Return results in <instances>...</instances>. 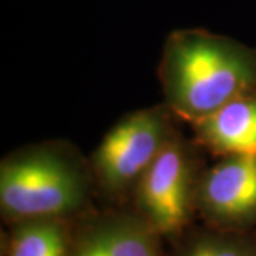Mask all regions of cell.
<instances>
[{
    "mask_svg": "<svg viewBox=\"0 0 256 256\" xmlns=\"http://www.w3.org/2000/svg\"><path fill=\"white\" fill-rule=\"evenodd\" d=\"M160 77L166 107L191 124L256 88V48L204 28L175 30Z\"/></svg>",
    "mask_w": 256,
    "mask_h": 256,
    "instance_id": "1",
    "label": "cell"
},
{
    "mask_svg": "<svg viewBox=\"0 0 256 256\" xmlns=\"http://www.w3.org/2000/svg\"><path fill=\"white\" fill-rule=\"evenodd\" d=\"M92 180L58 144L26 146L0 164V210L6 224L73 220L88 212Z\"/></svg>",
    "mask_w": 256,
    "mask_h": 256,
    "instance_id": "2",
    "label": "cell"
},
{
    "mask_svg": "<svg viewBox=\"0 0 256 256\" xmlns=\"http://www.w3.org/2000/svg\"><path fill=\"white\" fill-rule=\"evenodd\" d=\"M198 162L188 144L172 134L134 188V210L162 239L190 229L195 212Z\"/></svg>",
    "mask_w": 256,
    "mask_h": 256,
    "instance_id": "3",
    "label": "cell"
},
{
    "mask_svg": "<svg viewBox=\"0 0 256 256\" xmlns=\"http://www.w3.org/2000/svg\"><path fill=\"white\" fill-rule=\"evenodd\" d=\"M168 107L128 114L102 138L92 156V171L111 196L134 191L140 178L172 137Z\"/></svg>",
    "mask_w": 256,
    "mask_h": 256,
    "instance_id": "4",
    "label": "cell"
},
{
    "mask_svg": "<svg viewBox=\"0 0 256 256\" xmlns=\"http://www.w3.org/2000/svg\"><path fill=\"white\" fill-rule=\"evenodd\" d=\"M195 212L210 228L256 232V156H224L201 174Z\"/></svg>",
    "mask_w": 256,
    "mask_h": 256,
    "instance_id": "5",
    "label": "cell"
},
{
    "mask_svg": "<svg viewBox=\"0 0 256 256\" xmlns=\"http://www.w3.org/2000/svg\"><path fill=\"white\" fill-rule=\"evenodd\" d=\"M67 256H165L162 238L136 210L86 212L70 222Z\"/></svg>",
    "mask_w": 256,
    "mask_h": 256,
    "instance_id": "6",
    "label": "cell"
},
{
    "mask_svg": "<svg viewBox=\"0 0 256 256\" xmlns=\"http://www.w3.org/2000/svg\"><path fill=\"white\" fill-rule=\"evenodd\" d=\"M191 126L198 142L218 156H256V88Z\"/></svg>",
    "mask_w": 256,
    "mask_h": 256,
    "instance_id": "7",
    "label": "cell"
},
{
    "mask_svg": "<svg viewBox=\"0 0 256 256\" xmlns=\"http://www.w3.org/2000/svg\"><path fill=\"white\" fill-rule=\"evenodd\" d=\"M70 222L33 220L12 224L6 256H67Z\"/></svg>",
    "mask_w": 256,
    "mask_h": 256,
    "instance_id": "8",
    "label": "cell"
},
{
    "mask_svg": "<svg viewBox=\"0 0 256 256\" xmlns=\"http://www.w3.org/2000/svg\"><path fill=\"white\" fill-rule=\"evenodd\" d=\"M170 256H256V232H229L202 225L174 239Z\"/></svg>",
    "mask_w": 256,
    "mask_h": 256,
    "instance_id": "9",
    "label": "cell"
}]
</instances>
